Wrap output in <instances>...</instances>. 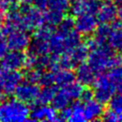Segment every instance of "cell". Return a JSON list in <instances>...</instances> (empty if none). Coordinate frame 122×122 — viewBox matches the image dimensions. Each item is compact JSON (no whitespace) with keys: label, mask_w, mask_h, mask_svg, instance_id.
<instances>
[{"label":"cell","mask_w":122,"mask_h":122,"mask_svg":"<svg viewBox=\"0 0 122 122\" xmlns=\"http://www.w3.org/2000/svg\"><path fill=\"white\" fill-rule=\"evenodd\" d=\"M65 12L59 11V10H44L43 11V17H44V24L48 25L50 27L55 28L58 23L62 20V18L64 17Z\"/></svg>","instance_id":"cb8c5ba5"},{"label":"cell","mask_w":122,"mask_h":122,"mask_svg":"<svg viewBox=\"0 0 122 122\" xmlns=\"http://www.w3.org/2000/svg\"><path fill=\"white\" fill-rule=\"evenodd\" d=\"M93 98L102 104L108 103L109 99L115 93V87L111 81L108 73L99 72L92 83Z\"/></svg>","instance_id":"277c9868"},{"label":"cell","mask_w":122,"mask_h":122,"mask_svg":"<svg viewBox=\"0 0 122 122\" xmlns=\"http://www.w3.org/2000/svg\"><path fill=\"white\" fill-rule=\"evenodd\" d=\"M40 91V87L36 83H30L28 81L20 82L14 90L13 93L17 99L26 103L27 105H33L35 99Z\"/></svg>","instance_id":"5b68a950"},{"label":"cell","mask_w":122,"mask_h":122,"mask_svg":"<svg viewBox=\"0 0 122 122\" xmlns=\"http://www.w3.org/2000/svg\"><path fill=\"white\" fill-rule=\"evenodd\" d=\"M74 30V18L72 15H67L62 18V20L56 26V32L61 35H66L70 31Z\"/></svg>","instance_id":"4316f807"},{"label":"cell","mask_w":122,"mask_h":122,"mask_svg":"<svg viewBox=\"0 0 122 122\" xmlns=\"http://www.w3.org/2000/svg\"><path fill=\"white\" fill-rule=\"evenodd\" d=\"M84 87L85 86H83L80 82H78L77 80H74L73 82L70 83L69 85H67L61 89L68 94V96L71 99V101H73V100L79 99V97L83 92Z\"/></svg>","instance_id":"d4e9b609"},{"label":"cell","mask_w":122,"mask_h":122,"mask_svg":"<svg viewBox=\"0 0 122 122\" xmlns=\"http://www.w3.org/2000/svg\"><path fill=\"white\" fill-rule=\"evenodd\" d=\"M71 116L69 121L71 122H84L86 121L84 115V103L81 100H75L71 106Z\"/></svg>","instance_id":"603a6c76"},{"label":"cell","mask_w":122,"mask_h":122,"mask_svg":"<svg viewBox=\"0 0 122 122\" xmlns=\"http://www.w3.org/2000/svg\"><path fill=\"white\" fill-rule=\"evenodd\" d=\"M99 7V0H71L69 10L71 15L76 17L84 13L96 14Z\"/></svg>","instance_id":"52a82bcc"},{"label":"cell","mask_w":122,"mask_h":122,"mask_svg":"<svg viewBox=\"0 0 122 122\" xmlns=\"http://www.w3.org/2000/svg\"><path fill=\"white\" fill-rule=\"evenodd\" d=\"M18 10L22 16V29L26 31H33L44 24L43 11L30 4H19Z\"/></svg>","instance_id":"3957f363"},{"label":"cell","mask_w":122,"mask_h":122,"mask_svg":"<svg viewBox=\"0 0 122 122\" xmlns=\"http://www.w3.org/2000/svg\"><path fill=\"white\" fill-rule=\"evenodd\" d=\"M113 2H114L115 5L117 6V8L122 7V0H113Z\"/></svg>","instance_id":"ab89813d"},{"label":"cell","mask_w":122,"mask_h":122,"mask_svg":"<svg viewBox=\"0 0 122 122\" xmlns=\"http://www.w3.org/2000/svg\"><path fill=\"white\" fill-rule=\"evenodd\" d=\"M2 37V34H1V26H0V38Z\"/></svg>","instance_id":"60d3db41"},{"label":"cell","mask_w":122,"mask_h":122,"mask_svg":"<svg viewBox=\"0 0 122 122\" xmlns=\"http://www.w3.org/2000/svg\"><path fill=\"white\" fill-rule=\"evenodd\" d=\"M112 30L107 40V44L112 50L117 52L122 51V21L116 19L111 23Z\"/></svg>","instance_id":"4fadbf2b"},{"label":"cell","mask_w":122,"mask_h":122,"mask_svg":"<svg viewBox=\"0 0 122 122\" xmlns=\"http://www.w3.org/2000/svg\"><path fill=\"white\" fill-rule=\"evenodd\" d=\"M99 1H113V0H99Z\"/></svg>","instance_id":"b9f144b4"},{"label":"cell","mask_w":122,"mask_h":122,"mask_svg":"<svg viewBox=\"0 0 122 122\" xmlns=\"http://www.w3.org/2000/svg\"><path fill=\"white\" fill-rule=\"evenodd\" d=\"M117 6L113 1H104L96 12V18L99 23L111 24L117 19Z\"/></svg>","instance_id":"7c38bea8"},{"label":"cell","mask_w":122,"mask_h":122,"mask_svg":"<svg viewBox=\"0 0 122 122\" xmlns=\"http://www.w3.org/2000/svg\"><path fill=\"white\" fill-rule=\"evenodd\" d=\"M26 53L23 51L10 50L1 59L2 67L8 70H21L25 67Z\"/></svg>","instance_id":"30bf717a"},{"label":"cell","mask_w":122,"mask_h":122,"mask_svg":"<svg viewBox=\"0 0 122 122\" xmlns=\"http://www.w3.org/2000/svg\"><path fill=\"white\" fill-rule=\"evenodd\" d=\"M81 34L74 29L66 35H64V46H65V51H71L73 48H75L77 45H79L82 42Z\"/></svg>","instance_id":"484cf974"},{"label":"cell","mask_w":122,"mask_h":122,"mask_svg":"<svg viewBox=\"0 0 122 122\" xmlns=\"http://www.w3.org/2000/svg\"><path fill=\"white\" fill-rule=\"evenodd\" d=\"M98 25V20L95 14L84 13L76 16L74 19V29L81 34L89 36L93 33Z\"/></svg>","instance_id":"8992f818"},{"label":"cell","mask_w":122,"mask_h":122,"mask_svg":"<svg viewBox=\"0 0 122 122\" xmlns=\"http://www.w3.org/2000/svg\"><path fill=\"white\" fill-rule=\"evenodd\" d=\"M76 80L75 72L71 69L60 68L54 71V85L57 88H63Z\"/></svg>","instance_id":"2e32d148"},{"label":"cell","mask_w":122,"mask_h":122,"mask_svg":"<svg viewBox=\"0 0 122 122\" xmlns=\"http://www.w3.org/2000/svg\"><path fill=\"white\" fill-rule=\"evenodd\" d=\"M108 75L111 81L112 82V84L114 85L115 89L119 87L120 85H122V65L110 69Z\"/></svg>","instance_id":"f546056e"},{"label":"cell","mask_w":122,"mask_h":122,"mask_svg":"<svg viewBox=\"0 0 122 122\" xmlns=\"http://www.w3.org/2000/svg\"><path fill=\"white\" fill-rule=\"evenodd\" d=\"M96 72L90 67L88 63H80L75 67V78L85 87L92 86Z\"/></svg>","instance_id":"5bb4252c"},{"label":"cell","mask_w":122,"mask_h":122,"mask_svg":"<svg viewBox=\"0 0 122 122\" xmlns=\"http://www.w3.org/2000/svg\"><path fill=\"white\" fill-rule=\"evenodd\" d=\"M19 3L17 0H0V8L6 12L15 10L18 9Z\"/></svg>","instance_id":"836d02e7"},{"label":"cell","mask_w":122,"mask_h":122,"mask_svg":"<svg viewBox=\"0 0 122 122\" xmlns=\"http://www.w3.org/2000/svg\"><path fill=\"white\" fill-rule=\"evenodd\" d=\"M9 47L6 42V39L0 38V60L6 55V53L9 51Z\"/></svg>","instance_id":"d590c367"},{"label":"cell","mask_w":122,"mask_h":122,"mask_svg":"<svg viewBox=\"0 0 122 122\" xmlns=\"http://www.w3.org/2000/svg\"><path fill=\"white\" fill-rule=\"evenodd\" d=\"M92 98H93V91L91 88H85L84 87L83 92L79 97V100H81L82 102H87Z\"/></svg>","instance_id":"e575fe53"},{"label":"cell","mask_w":122,"mask_h":122,"mask_svg":"<svg viewBox=\"0 0 122 122\" xmlns=\"http://www.w3.org/2000/svg\"><path fill=\"white\" fill-rule=\"evenodd\" d=\"M5 37L9 49L15 51L26 50L30 41V36L29 32L23 30H14Z\"/></svg>","instance_id":"ba28073f"},{"label":"cell","mask_w":122,"mask_h":122,"mask_svg":"<svg viewBox=\"0 0 122 122\" xmlns=\"http://www.w3.org/2000/svg\"><path fill=\"white\" fill-rule=\"evenodd\" d=\"M29 120L31 121H57V111L52 106L33 105L30 110Z\"/></svg>","instance_id":"9c48e42d"},{"label":"cell","mask_w":122,"mask_h":122,"mask_svg":"<svg viewBox=\"0 0 122 122\" xmlns=\"http://www.w3.org/2000/svg\"><path fill=\"white\" fill-rule=\"evenodd\" d=\"M49 44V51L50 53L54 54H61L65 51V46H64V35L59 34L58 32H52L51 37L48 40Z\"/></svg>","instance_id":"d6986e66"},{"label":"cell","mask_w":122,"mask_h":122,"mask_svg":"<svg viewBox=\"0 0 122 122\" xmlns=\"http://www.w3.org/2000/svg\"><path fill=\"white\" fill-rule=\"evenodd\" d=\"M29 105L16 97L6 98L0 102V121L2 122H23L29 120Z\"/></svg>","instance_id":"6da1fadb"},{"label":"cell","mask_w":122,"mask_h":122,"mask_svg":"<svg viewBox=\"0 0 122 122\" xmlns=\"http://www.w3.org/2000/svg\"><path fill=\"white\" fill-rule=\"evenodd\" d=\"M4 91L7 96L13 93L16 87L23 81V73L19 70H8L4 68L3 71Z\"/></svg>","instance_id":"8fae6325"},{"label":"cell","mask_w":122,"mask_h":122,"mask_svg":"<svg viewBox=\"0 0 122 122\" xmlns=\"http://www.w3.org/2000/svg\"><path fill=\"white\" fill-rule=\"evenodd\" d=\"M6 19V11L0 8V26L5 22Z\"/></svg>","instance_id":"74e56055"},{"label":"cell","mask_w":122,"mask_h":122,"mask_svg":"<svg viewBox=\"0 0 122 122\" xmlns=\"http://www.w3.org/2000/svg\"><path fill=\"white\" fill-rule=\"evenodd\" d=\"M51 103V106L56 111H60L62 109L70 106V104L71 103V99L68 96V94L62 89H60V91H57L55 92Z\"/></svg>","instance_id":"7402d4cb"},{"label":"cell","mask_w":122,"mask_h":122,"mask_svg":"<svg viewBox=\"0 0 122 122\" xmlns=\"http://www.w3.org/2000/svg\"><path fill=\"white\" fill-rule=\"evenodd\" d=\"M28 52L29 54L32 55H44V54H49V44L48 40L40 39L37 37L30 38V44L28 46Z\"/></svg>","instance_id":"e0dca14e"},{"label":"cell","mask_w":122,"mask_h":122,"mask_svg":"<svg viewBox=\"0 0 122 122\" xmlns=\"http://www.w3.org/2000/svg\"><path fill=\"white\" fill-rule=\"evenodd\" d=\"M112 30L111 24L107 23H100L97 25L95 30L93 31V40L96 42L98 46L103 45L107 43L108 37L110 35V32Z\"/></svg>","instance_id":"44dd1931"},{"label":"cell","mask_w":122,"mask_h":122,"mask_svg":"<svg viewBox=\"0 0 122 122\" xmlns=\"http://www.w3.org/2000/svg\"><path fill=\"white\" fill-rule=\"evenodd\" d=\"M113 53L114 51L112 50L107 43L100 45L97 48L90 51L87 57L88 64L96 73L103 72L107 69H110V58Z\"/></svg>","instance_id":"7a4b0ae2"},{"label":"cell","mask_w":122,"mask_h":122,"mask_svg":"<svg viewBox=\"0 0 122 122\" xmlns=\"http://www.w3.org/2000/svg\"><path fill=\"white\" fill-rule=\"evenodd\" d=\"M56 92H57V87L55 85L44 86L42 89H40L33 105H47L51 103Z\"/></svg>","instance_id":"ac0fdd59"},{"label":"cell","mask_w":122,"mask_h":122,"mask_svg":"<svg viewBox=\"0 0 122 122\" xmlns=\"http://www.w3.org/2000/svg\"><path fill=\"white\" fill-rule=\"evenodd\" d=\"M38 84L41 85L42 87L54 85V71H52L51 70L43 71L41 73Z\"/></svg>","instance_id":"1f68e13d"},{"label":"cell","mask_w":122,"mask_h":122,"mask_svg":"<svg viewBox=\"0 0 122 122\" xmlns=\"http://www.w3.org/2000/svg\"><path fill=\"white\" fill-rule=\"evenodd\" d=\"M19 4H31L32 0H17Z\"/></svg>","instance_id":"f35d334b"},{"label":"cell","mask_w":122,"mask_h":122,"mask_svg":"<svg viewBox=\"0 0 122 122\" xmlns=\"http://www.w3.org/2000/svg\"><path fill=\"white\" fill-rule=\"evenodd\" d=\"M71 0H48L47 9L65 12L69 10Z\"/></svg>","instance_id":"83f0119b"},{"label":"cell","mask_w":122,"mask_h":122,"mask_svg":"<svg viewBox=\"0 0 122 122\" xmlns=\"http://www.w3.org/2000/svg\"><path fill=\"white\" fill-rule=\"evenodd\" d=\"M43 71L36 69V68H30V69H26L25 73H23V79L25 81L30 82V83H36L38 84L41 73Z\"/></svg>","instance_id":"4dcf8cb0"},{"label":"cell","mask_w":122,"mask_h":122,"mask_svg":"<svg viewBox=\"0 0 122 122\" xmlns=\"http://www.w3.org/2000/svg\"><path fill=\"white\" fill-rule=\"evenodd\" d=\"M33 4V6L41 10H45L47 9V3L48 0H32L31 2Z\"/></svg>","instance_id":"8d00e7d4"},{"label":"cell","mask_w":122,"mask_h":122,"mask_svg":"<svg viewBox=\"0 0 122 122\" xmlns=\"http://www.w3.org/2000/svg\"><path fill=\"white\" fill-rule=\"evenodd\" d=\"M83 103H84V115L86 121L96 120L101 117L105 110L102 103L98 102L94 98Z\"/></svg>","instance_id":"9a60e30c"},{"label":"cell","mask_w":122,"mask_h":122,"mask_svg":"<svg viewBox=\"0 0 122 122\" xmlns=\"http://www.w3.org/2000/svg\"><path fill=\"white\" fill-rule=\"evenodd\" d=\"M109 109L114 112L122 113V94L120 93H113L112 97L108 101Z\"/></svg>","instance_id":"f1b7e54d"},{"label":"cell","mask_w":122,"mask_h":122,"mask_svg":"<svg viewBox=\"0 0 122 122\" xmlns=\"http://www.w3.org/2000/svg\"><path fill=\"white\" fill-rule=\"evenodd\" d=\"M69 51L72 61L74 62V64L77 66L80 63H83L87 60V57L89 55L90 50L87 47V45L85 43H80L79 45H77L75 48H73L71 51Z\"/></svg>","instance_id":"ffe728a7"},{"label":"cell","mask_w":122,"mask_h":122,"mask_svg":"<svg viewBox=\"0 0 122 122\" xmlns=\"http://www.w3.org/2000/svg\"><path fill=\"white\" fill-rule=\"evenodd\" d=\"M100 119L108 122H117V121H122V113H117L112 112V110H104Z\"/></svg>","instance_id":"d6a6232c"}]
</instances>
